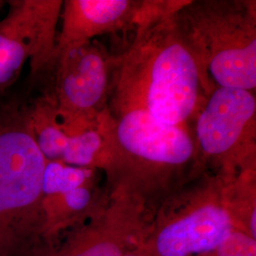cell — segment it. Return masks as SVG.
<instances>
[{
	"mask_svg": "<svg viewBox=\"0 0 256 256\" xmlns=\"http://www.w3.org/2000/svg\"><path fill=\"white\" fill-rule=\"evenodd\" d=\"M222 182L234 228L256 239V169L242 171Z\"/></svg>",
	"mask_w": 256,
	"mask_h": 256,
	"instance_id": "4fadbf2b",
	"label": "cell"
},
{
	"mask_svg": "<svg viewBox=\"0 0 256 256\" xmlns=\"http://www.w3.org/2000/svg\"><path fill=\"white\" fill-rule=\"evenodd\" d=\"M0 21V92L18 80L30 61L32 74L52 68L63 1H10Z\"/></svg>",
	"mask_w": 256,
	"mask_h": 256,
	"instance_id": "52a82bcc",
	"label": "cell"
},
{
	"mask_svg": "<svg viewBox=\"0 0 256 256\" xmlns=\"http://www.w3.org/2000/svg\"><path fill=\"white\" fill-rule=\"evenodd\" d=\"M184 1L160 0L115 56L110 111L144 110L162 122L192 129L212 90L174 22Z\"/></svg>",
	"mask_w": 256,
	"mask_h": 256,
	"instance_id": "6da1fadb",
	"label": "cell"
},
{
	"mask_svg": "<svg viewBox=\"0 0 256 256\" xmlns=\"http://www.w3.org/2000/svg\"><path fill=\"white\" fill-rule=\"evenodd\" d=\"M204 256H256V239L234 230L218 247Z\"/></svg>",
	"mask_w": 256,
	"mask_h": 256,
	"instance_id": "9a60e30c",
	"label": "cell"
},
{
	"mask_svg": "<svg viewBox=\"0 0 256 256\" xmlns=\"http://www.w3.org/2000/svg\"><path fill=\"white\" fill-rule=\"evenodd\" d=\"M102 174L82 186L66 192L43 196L42 208L50 228L66 224L80 218H90L106 200L110 186L102 182Z\"/></svg>",
	"mask_w": 256,
	"mask_h": 256,
	"instance_id": "8fae6325",
	"label": "cell"
},
{
	"mask_svg": "<svg viewBox=\"0 0 256 256\" xmlns=\"http://www.w3.org/2000/svg\"><path fill=\"white\" fill-rule=\"evenodd\" d=\"M46 160L30 128L28 108H0V206L4 214L42 209Z\"/></svg>",
	"mask_w": 256,
	"mask_h": 256,
	"instance_id": "ba28073f",
	"label": "cell"
},
{
	"mask_svg": "<svg viewBox=\"0 0 256 256\" xmlns=\"http://www.w3.org/2000/svg\"><path fill=\"white\" fill-rule=\"evenodd\" d=\"M1 214H3V212H2V209H1V206H0V216Z\"/></svg>",
	"mask_w": 256,
	"mask_h": 256,
	"instance_id": "e0dca14e",
	"label": "cell"
},
{
	"mask_svg": "<svg viewBox=\"0 0 256 256\" xmlns=\"http://www.w3.org/2000/svg\"><path fill=\"white\" fill-rule=\"evenodd\" d=\"M124 256H151L146 250L140 245L138 242L136 245L131 248Z\"/></svg>",
	"mask_w": 256,
	"mask_h": 256,
	"instance_id": "2e32d148",
	"label": "cell"
},
{
	"mask_svg": "<svg viewBox=\"0 0 256 256\" xmlns=\"http://www.w3.org/2000/svg\"><path fill=\"white\" fill-rule=\"evenodd\" d=\"M198 165L227 180L256 169V92L214 88L192 124Z\"/></svg>",
	"mask_w": 256,
	"mask_h": 256,
	"instance_id": "5b68a950",
	"label": "cell"
},
{
	"mask_svg": "<svg viewBox=\"0 0 256 256\" xmlns=\"http://www.w3.org/2000/svg\"><path fill=\"white\" fill-rule=\"evenodd\" d=\"M155 5L156 0L63 1L54 62L57 56L97 37L133 32Z\"/></svg>",
	"mask_w": 256,
	"mask_h": 256,
	"instance_id": "30bf717a",
	"label": "cell"
},
{
	"mask_svg": "<svg viewBox=\"0 0 256 256\" xmlns=\"http://www.w3.org/2000/svg\"><path fill=\"white\" fill-rule=\"evenodd\" d=\"M2 5H3V1H0V8H1Z\"/></svg>",
	"mask_w": 256,
	"mask_h": 256,
	"instance_id": "ac0fdd59",
	"label": "cell"
},
{
	"mask_svg": "<svg viewBox=\"0 0 256 256\" xmlns=\"http://www.w3.org/2000/svg\"><path fill=\"white\" fill-rule=\"evenodd\" d=\"M234 230L221 178L202 172L156 207L138 243L151 256H204Z\"/></svg>",
	"mask_w": 256,
	"mask_h": 256,
	"instance_id": "277c9868",
	"label": "cell"
},
{
	"mask_svg": "<svg viewBox=\"0 0 256 256\" xmlns=\"http://www.w3.org/2000/svg\"><path fill=\"white\" fill-rule=\"evenodd\" d=\"M256 2L184 1L174 18L210 88L256 90Z\"/></svg>",
	"mask_w": 256,
	"mask_h": 256,
	"instance_id": "3957f363",
	"label": "cell"
},
{
	"mask_svg": "<svg viewBox=\"0 0 256 256\" xmlns=\"http://www.w3.org/2000/svg\"><path fill=\"white\" fill-rule=\"evenodd\" d=\"M114 60L96 40L55 58L54 88L50 96L68 135L97 128L108 108Z\"/></svg>",
	"mask_w": 256,
	"mask_h": 256,
	"instance_id": "8992f818",
	"label": "cell"
},
{
	"mask_svg": "<svg viewBox=\"0 0 256 256\" xmlns=\"http://www.w3.org/2000/svg\"><path fill=\"white\" fill-rule=\"evenodd\" d=\"M98 126L110 150L108 183L126 185L152 212L167 196L202 173L191 128L165 124L138 108H106Z\"/></svg>",
	"mask_w": 256,
	"mask_h": 256,
	"instance_id": "7a4b0ae2",
	"label": "cell"
},
{
	"mask_svg": "<svg viewBox=\"0 0 256 256\" xmlns=\"http://www.w3.org/2000/svg\"><path fill=\"white\" fill-rule=\"evenodd\" d=\"M104 174L100 170L46 162L43 176V196L70 191ZM106 176V174H104Z\"/></svg>",
	"mask_w": 256,
	"mask_h": 256,
	"instance_id": "5bb4252c",
	"label": "cell"
},
{
	"mask_svg": "<svg viewBox=\"0 0 256 256\" xmlns=\"http://www.w3.org/2000/svg\"><path fill=\"white\" fill-rule=\"evenodd\" d=\"M110 186L101 208L54 256H124L137 244L152 212L146 200L126 185Z\"/></svg>",
	"mask_w": 256,
	"mask_h": 256,
	"instance_id": "9c48e42d",
	"label": "cell"
},
{
	"mask_svg": "<svg viewBox=\"0 0 256 256\" xmlns=\"http://www.w3.org/2000/svg\"><path fill=\"white\" fill-rule=\"evenodd\" d=\"M28 120L37 146L46 162H61L70 135L61 128L50 95L39 98L28 108Z\"/></svg>",
	"mask_w": 256,
	"mask_h": 256,
	"instance_id": "7c38bea8",
	"label": "cell"
}]
</instances>
